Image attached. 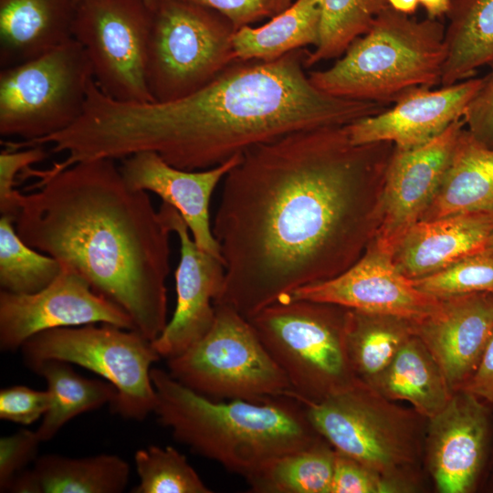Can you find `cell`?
Here are the masks:
<instances>
[{"mask_svg": "<svg viewBox=\"0 0 493 493\" xmlns=\"http://www.w3.org/2000/svg\"><path fill=\"white\" fill-rule=\"evenodd\" d=\"M130 477V466L116 455L72 458L48 454L22 471L9 491L18 493H120Z\"/></svg>", "mask_w": 493, "mask_h": 493, "instance_id": "603a6c76", "label": "cell"}, {"mask_svg": "<svg viewBox=\"0 0 493 493\" xmlns=\"http://www.w3.org/2000/svg\"><path fill=\"white\" fill-rule=\"evenodd\" d=\"M320 11V39L308 51L305 67L341 57L365 34L376 16L389 6L387 0H318Z\"/></svg>", "mask_w": 493, "mask_h": 493, "instance_id": "4dcf8cb0", "label": "cell"}, {"mask_svg": "<svg viewBox=\"0 0 493 493\" xmlns=\"http://www.w3.org/2000/svg\"><path fill=\"white\" fill-rule=\"evenodd\" d=\"M47 157L41 145L26 147L25 150L5 149L0 153V212L2 215L16 216L17 190L14 189L19 173L31 164L39 163Z\"/></svg>", "mask_w": 493, "mask_h": 493, "instance_id": "74e56055", "label": "cell"}, {"mask_svg": "<svg viewBox=\"0 0 493 493\" xmlns=\"http://www.w3.org/2000/svg\"><path fill=\"white\" fill-rule=\"evenodd\" d=\"M348 309L288 299L247 319L299 401H320L355 377L346 348Z\"/></svg>", "mask_w": 493, "mask_h": 493, "instance_id": "8992f818", "label": "cell"}, {"mask_svg": "<svg viewBox=\"0 0 493 493\" xmlns=\"http://www.w3.org/2000/svg\"><path fill=\"white\" fill-rule=\"evenodd\" d=\"M488 418L479 399L457 390L429 419L427 460L442 493H466L474 486L485 456Z\"/></svg>", "mask_w": 493, "mask_h": 493, "instance_id": "ffe728a7", "label": "cell"}, {"mask_svg": "<svg viewBox=\"0 0 493 493\" xmlns=\"http://www.w3.org/2000/svg\"><path fill=\"white\" fill-rule=\"evenodd\" d=\"M482 82L483 78H470L437 89L414 88L391 108L348 124L350 139L356 145L391 142L398 149L421 146L463 118Z\"/></svg>", "mask_w": 493, "mask_h": 493, "instance_id": "e0dca14e", "label": "cell"}, {"mask_svg": "<svg viewBox=\"0 0 493 493\" xmlns=\"http://www.w3.org/2000/svg\"><path fill=\"white\" fill-rule=\"evenodd\" d=\"M72 36L107 96L151 102L146 79L152 9L144 0H73Z\"/></svg>", "mask_w": 493, "mask_h": 493, "instance_id": "7c38bea8", "label": "cell"}, {"mask_svg": "<svg viewBox=\"0 0 493 493\" xmlns=\"http://www.w3.org/2000/svg\"><path fill=\"white\" fill-rule=\"evenodd\" d=\"M114 160L77 163L19 191L15 226L29 246L58 259L122 308L150 341L167 324L172 233L148 192L126 184Z\"/></svg>", "mask_w": 493, "mask_h": 493, "instance_id": "3957f363", "label": "cell"}, {"mask_svg": "<svg viewBox=\"0 0 493 493\" xmlns=\"http://www.w3.org/2000/svg\"><path fill=\"white\" fill-rule=\"evenodd\" d=\"M42 443L37 431L21 429L0 438V489L9 490L15 477L37 458Z\"/></svg>", "mask_w": 493, "mask_h": 493, "instance_id": "8d00e7d4", "label": "cell"}, {"mask_svg": "<svg viewBox=\"0 0 493 493\" xmlns=\"http://www.w3.org/2000/svg\"><path fill=\"white\" fill-rule=\"evenodd\" d=\"M411 280L419 290L437 299L493 293V248L487 247L440 271Z\"/></svg>", "mask_w": 493, "mask_h": 493, "instance_id": "836d02e7", "label": "cell"}, {"mask_svg": "<svg viewBox=\"0 0 493 493\" xmlns=\"http://www.w3.org/2000/svg\"><path fill=\"white\" fill-rule=\"evenodd\" d=\"M488 247L493 248V232H492L491 236L489 238Z\"/></svg>", "mask_w": 493, "mask_h": 493, "instance_id": "bcb514c9", "label": "cell"}, {"mask_svg": "<svg viewBox=\"0 0 493 493\" xmlns=\"http://www.w3.org/2000/svg\"><path fill=\"white\" fill-rule=\"evenodd\" d=\"M368 385L388 400L409 402L428 419L446 407L454 393L434 356L414 334Z\"/></svg>", "mask_w": 493, "mask_h": 493, "instance_id": "d4e9b609", "label": "cell"}, {"mask_svg": "<svg viewBox=\"0 0 493 493\" xmlns=\"http://www.w3.org/2000/svg\"><path fill=\"white\" fill-rule=\"evenodd\" d=\"M62 270L61 263L26 244L18 236L15 217L0 218V286L2 290L28 294L51 284Z\"/></svg>", "mask_w": 493, "mask_h": 493, "instance_id": "1f68e13d", "label": "cell"}, {"mask_svg": "<svg viewBox=\"0 0 493 493\" xmlns=\"http://www.w3.org/2000/svg\"><path fill=\"white\" fill-rule=\"evenodd\" d=\"M320 11L318 0H295L263 26H245L232 37L236 60L277 59L293 50L318 44Z\"/></svg>", "mask_w": 493, "mask_h": 493, "instance_id": "4316f807", "label": "cell"}, {"mask_svg": "<svg viewBox=\"0 0 493 493\" xmlns=\"http://www.w3.org/2000/svg\"><path fill=\"white\" fill-rule=\"evenodd\" d=\"M73 0H0L1 69L40 57L73 38Z\"/></svg>", "mask_w": 493, "mask_h": 493, "instance_id": "7402d4cb", "label": "cell"}, {"mask_svg": "<svg viewBox=\"0 0 493 493\" xmlns=\"http://www.w3.org/2000/svg\"><path fill=\"white\" fill-rule=\"evenodd\" d=\"M273 16L286 10L293 0H270Z\"/></svg>", "mask_w": 493, "mask_h": 493, "instance_id": "ee69618b", "label": "cell"}, {"mask_svg": "<svg viewBox=\"0 0 493 493\" xmlns=\"http://www.w3.org/2000/svg\"><path fill=\"white\" fill-rule=\"evenodd\" d=\"M335 457L322 440L272 460L246 480L255 493H330Z\"/></svg>", "mask_w": 493, "mask_h": 493, "instance_id": "f546056e", "label": "cell"}, {"mask_svg": "<svg viewBox=\"0 0 493 493\" xmlns=\"http://www.w3.org/2000/svg\"><path fill=\"white\" fill-rule=\"evenodd\" d=\"M51 394L24 385L3 388L0 391V418L12 423L28 425L47 412Z\"/></svg>", "mask_w": 493, "mask_h": 493, "instance_id": "d590c367", "label": "cell"}, {"mask_svg": "<svg viewBox=\"0 0 493 493\" xmlns=\"http://www.w3.org/2000/svg\"><path fill=\"white\" fill-rule=\"evenodd\" d=\"M151 9L146 79L153 101L191 94L236 60V29L220 13L184 0H156Z\"/></svg>", "mask_w": 493, "mask_h": 493, "instance_id": "ba28073f", "label": "cell"}, {"mask_svg": "<svg viewBox=\"0 0 493 493\" xmlns=\"http://www.w3.org/2000/svg\"><path fill=\"white\" fill-rule=\"evenodd\" d=\"M460 390L493 404V335L477 367Z\"/></svg>", "mask_w": 493, "mask_h": 493, "instance_id": "60d3db41", "label": "cell"}, {"mask_svg": "<svg viewBox=\"0 0 493 493\" xmlns=\"http://www.w3.org/2000/svg\"><path fill=\"white\" fill-rule=\"evenodd\" d=\"M308 51L236 60L201 89L163 102L120 101L92 80L82 114L57 134L58 148L69 165L153 152L198 171L296 131L348 125L385 110L317 89L305 72Z\"/></svg>", "mask_w": 493, "mask_h": 493, "instance_id": "7a4b0ae2", "label": "cell"}, {"mask_svg": "<svg viewBox=\"0 0 493 493\" xmlns=\"http://www.w3.org/2000/svg\"><path fill=\"white\" fill-rule=\"evenodd\" d=\"M139 483L132 493H211L186 457L172 446H149L134 454Z\"/></svg>", "mask_w": 493, "mask_h": 493, "instance_id": "d6a6232c", "label": "cell"}, {"mask_svg": "<svg viewBox=\"0 0 493 493\" xmlns=\"http://www.w3.org/2000/svg\"><path fill=\"white\" fill-rule=\"evenodd\" d=\"M30 369L45 379L52 397L51 405L37 430L42 442L52 439L62 426L79 414L106 404L111 405L116 399L117 390L110 383L82 377L69 362L46 360Z\"/></svg>", "mask_w": 493, "mask_h": 493, "instance_id": "83f0119b", "label": "cell"}, {"mask_svg": "<svg viewBox=\"0 0 493 493\" xmlns=\"http://www.w3.org/2000/svg\"><path fill=\"white\" fill-rule=\"evenodd\" d=\"M92 80L87 54L74 38L1 69V136L31 142L69 127L82 114Z\"/></svg>", "mask_w": 493, "mask_h": 493, "instance_id": "9c48e42d", "label": "cell"}, {"mask_svg": "<svg viewBox=\"0 0 493 493\" xmlns=\"http://www.w3.org/2000/svg\"><path fill=\"white\" fill-rule=\"evenodd\" d=\"M96 323L135 330L131 318L122 308L95 291L79 272L63 265L58 277L37 292H0L3 351H16L47 330Z\"/></svg>", "mask_w": 493, "mask_h": 493, "instance_id": "4fadbf2b", "label": "cell"}, {"mask_svg": "<svg viewBox=\"0 0 493 493\" xmlns=\"http://www.w3.org/2000/svg\"><path fill=\"white\" fill-rule=\"evenodd\" d=\"M389 6L393 10L410 16L416 12L419 1L418 0H387Z\"/></svg>", "mask_w": 493, "mask_h": 493, "instance_id": "7bdbcfd3", "label": "cell"}, {"mask_svg": "<svg viewBox=\"0 0 493 493\" xmlns=\"http://www.w3.org/2000/svg\"><path fill=\"white\" fill-rule=\"evenodd\" d=\"M490 71L467 105L463 121L468 131L481 143L493 149V62Z\"/></svg>", "mask_w": 493, "mask_h": 493, "instance_id": "f35d334b", "label": "cell"}, {"mask_svg": "<svg viewBox=\"0 0 493 493\" xmlns=\"http://www.w3.org/2000/svg\"><path fill=\"white\" fill-rule=\"evenodd\" d=\"M151 379L156 392L153 413L173 439L246 479L272 460L323 440L293 397L221 402L159 368H152Z\"/></svg>", "mask_w": 493, "mask_h": 493, "instance_id": "277c9868", "label": "cell"}, {"mask_svg": "<svg viewBox=\"0 0 493 493\" xmlns=\"http://www.w3.org/2000/svg\"><path fill=\"white\" fill-rule=\"evenodd\" d=\"M419 5L424 7L427 17L430 19H437L443 16H446L450 0H418Z\"/></svg>", "mask_w": 493, "mask_h": 493, "instance_id": "b9f144b4", "label": "cell"}, {"mask_svg": "<svg viewBox=\"0 0 493 493\" xmlns=\"http://www.w3.org/2000/svg\"><path fill=\"white\" fill-rule=\"evenodd\" d=\"M465 122L458 119L441 134L412 149L394 151L385 167L380 246L390 250L433 200L450 163Z\"/></svg>", "mask_w": 493, "mask_h": 493, "instance_id": "2e32d148", "label": "cell"}, {"mask_svg": "<svg viewBox=\"0 0 493 493\" xmlns=\"http://www.w3.org/2000/svg\"><path fill=\"white\" fill-rule=\"evenodd\" d=\"M155 1L156 0H144V2L149 5L150 8H152L154 5Z\"/></svg>", "mask_w": 493, "mask_h": 493, "instance_id": "f6af8a7d", "label": "cell"}, {"mask_svg": "<svg viewBox=\"0 0 493 493\" xmlns=\"http://www.w3.org/2000/svg\"><path fill=\"white\" fill-rule=\"evenodd\" d=\"M377 143L353 144L347 125H339L246 151L225 177L212 225L225 267L215 303L249 319L343 272L337 252Z\"/></svg>", "mask_w": 493, "mask_h": 493, "instance_id": "6da1fadb", "label": "cell"}, {"mask_svg": "<svg viewBox=\"0 0 493 493\" xmlns=\"http://www.w3.org/2000/svg\"><path fill=\"white\" fill-rule=\"evenodd\" d=\"M159 214L180 241V260L175 271L176 306L170 321L152 341L166 360L176 357L201 340L215 318V301L225 282L223 261L201 249L179 212L163 202Z\"/></svg>", "mask_w": 493, "mask_h": 493, "instance_id": "9a60e30c", "label": "cell"}, {"mask_svg": "<svg viewBox=\"0 0 493 493\" xmlns=\"http://www.w3.org/2000/svg\"><path fill=\"white\" fill-rule=\"evenodd\" d=\"M289 299L330 303L360 312L418 323L435 313L441 299L419 290L382 246L370 249L336 277L295 290Z\"/></svg>", "mask_w": 493, "mask_h": 493, "instance_id": "5bb4252c", "label": "cell"}, {"mask_svg": "<svg viewBox=\"0 0 493 493\" xmlns=\"http://www.w3.org/2000/svg\"><path fill=\"white\" fill-rule=\"evenodd\" d=\"M492 232L491 213L418 220L394 244L393 260L408 278L425 277L487 248Z\"/></svg>", "mask_w": 493, "mask_h": 493, "instance_id": "44dd1931", "label": "cell"}, {"mask_svg": "<svg viewBox=\"0 0 493 493\" xmlns=\"http://www.w3.org/2000/svg\"><path fill=\"white\" fill-rule=\"evenodd\" d=\"M211 8L227 18L236 31L245 26L272 17L270 0H184Z\"/></svg>", "mask_w": 493, "mask_h": 493, "instance_id": "ab89813d", "label": "cell"}, {"mask_svg": "<svg viewBox=\"0 0 493 493\" xmlns=\"http://www.w3.org/2000/svg\"><path fill=\"white\" fill-rule=\"evenodd\" d=\"M407 320L348 309L346 348L355 377L370 384L393 361L414 335Z\"/></svg>", "mask_w": 493, "mask_h": 493, "instance_id": "f1b7e54d", "label": "cell"}, {"mask_svg": "<svg viewBox=\"0 0 493 493\" xmlns=\"http://www.w3.org/2000/svg\"><path fill=\"white\" fill-rule=\"evenodd\" d=\"M441 85L470 79L493 62V0H450Z\"/></svg>", "mask_w": 493, "mask_h": 493, "instance_id": "484cf974", "label": "cell"}, {"mask_svg": "<svg viewBox=\"0 0 493 493\" xmlns=\"http://www.w3.org/2000/svg\"><path fill=\"white\" fill-rule=\"evenodd\" d=\"M453 392L460 390L477 367L493 335V293L441 299L437 310L413 324Z\"/></svg>", "mask_w": 493, "mask_h": 493, "instance_id": "d6986e66", "label": "cell"}, {"mask_svg": "<svg viewBox=\"0 0 493 493\" xmlns=\"http://www.w3.org/2000/svg\"><path fill=\"white\" fill-rule=\"evenodd\" d=\"M210 330L180 355L168 359L170 375L209 399L263 402L287 396L290 383L249 320L215 303Z\"/></svg>", "mask_w": 493, "mask_h": 493, "instance_id": "52a82bcc", "label": "cell"}, {"mask_svg": "<svg viewBox=\"0 0 493 493\" xmlns=\"http://www.w3.org/2000/svg\"><path fill=\"white\" fill-rule=\"evenodd\" d=\"M445 26L383 10L331 67L309 73L320 90L339 98L386 105L406 91L441 84Z\"/></svg>", "mask_w": 493, "mask_h": 493, "instance_id": "5b68a950", "label": "cell"}, {"mask_svg": "<svg viewBox=\"0 0 493 493\" xmlns=\"http://www.w3.org/2000/svg\"><path fill=\"white\" fill-rule=\"evenodd\" d=\"M299 402L335 451L388 476L414 460L409 415L364 383L357 380L320 401Z\"/></svg>", "mask_w": 493, "mask_h": 493, "instance_id": "8fae6325", "label": "cell"}, {"mask_svg": "<svg viewBox=\"0 0 493 493\" xmlns=\"http://www.w3.org/2000/svg\"><path fill=\"white\" fill-rule=\"evenodd\" d=\"M493 214V149L463 129L445 176L419 220Z\"/></svg>", "mask_w": 493, "mask_h": 493, "instance_id": "cb8c5ba5", "label": "cell"}, {"mask_svg": "<svg viewBox=\"0 0 493 493\" xmlns=\"http://www.w3.org/2000/svg\"><path fill=\"white\" fill-rule=\"evenodd\" d=\"M27 367L60 360L86 368L117 390L110 405L125 419L142 421L156 405L151 366L161 356L138 331L110 324H88L41 331L21 347Z\"/></svg>", "mask_w": 493, "mask_h": 493, "instance_id": "30bf717a", "label": "cell"}, {"mask_svg": "<svg viewBox=\"0 0 493 493\" xmlns=\"http://www.w3.org/2000/svg\"><path fill=\"white\" fill-rule=\"evenodd\" d=\"M241 158L242 154H237L209 169L186 171L169 164L153 152H141L121 159L119 168L130 188L152 192L174 207L196 245L223 261L210 223V201L216 185Z\"/></svg>", "mask_w": 493, "mask_h": 493, "instance_id": "ac0fdd59", "label": "cell"}, {"mask_svg": "<svg viewBox=\"0 0 493 493\" xmlns=\"http://www.w3.org/2000/svg\"><path fill=\"white\" fill-rule=\"evenodd\" d=\"M406 488L394 476L382 474L336 451L330 493H395Z\"/></svg>", "mask_w": 493, "mask_h": 493, "instance_id": "e575fe53", "label": "cell"}]
</instances>
